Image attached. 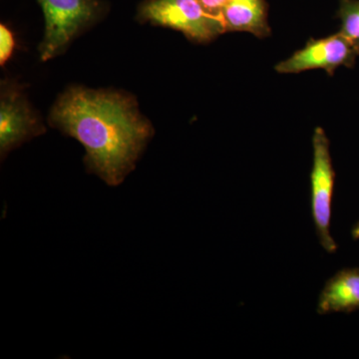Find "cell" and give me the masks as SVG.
Returning <instances> with one entry per match:
<instances>
[{
  "label": "cell",
  "instance_id": "cell-10",
  "mask_svg": "<svg viewBox=\"0 0 359 359\" xmlns=\"http://www.w3.org/2000/svg\"><path fill=\"white\" fill-rule=\"evenodd\" d=\"M15 40L13 32L6 25H0V65H6L13 55Z\"/></svg>",
  "mask_w": 359,
  "mask_h": 359
},
{
  "label": "cell",
  "instance_id": "cell-5",
  "mask_svg": "<svg viewBox=\"0 0 359 359\" xmlns=\"http://www.w3.org/2000/svg\"><path fill=\"white\" fill-rule=\"evenodd\" d=\"M358 56V49L339 32L323 39H309L304 48L278 62L275 69L280 74L320 69L332 76L340 67L353 68Z\"/></svg>",
  "mask_w": 359,
  "mask_h": 359
},
{
  "label": "cell",
  "instance_id": "cell-12",
  "mask_svg": "<svg viewBox=\"0 0 359 359\" xmlns=\"http://www.w3.org/2000/svg\"><path fill=\"white\" fill-rule=\"evenodd\" d=\"M351 237L353 240H359V222L354 224L353 230H351Z\"/></svg>",
  "mask_w": 359,
  "mask_h": 359
},
{
  "label": "cell",
  "instance_id": "cell-4",
  "mask_svg": "<svg viewBox=\"0 0 359 359\" xmlns=\"http://www.w3.org/2000/svg\"><path fill=\"white\" fill-rule=\"evenodd\" d=\"M327 132L316 127L313 135V168L311 173V208L316 233L321 247L334 254L337 245L330 233L335 172Z\"/></svg>",
  "mask_w": 359,
  "mask_h": 359
},
{
  "label": "cell",
  "instance_id": "cell-7",
  "mask_svg": "<svg viewBox=\"0 0 359 359\" xmlns=\"http://www.w3.org/2000/svg\"><path fill=\"white\" fill-rule=\"evenodd\" d=\"M359 309V268L344 269L325 283L318 295L316 313H353Z\"/></svg>",
  "mask_w": 359,
  "mask_h": 359
},
{
  "label": "cell",
  "instance_id": "cell-1",
  "mask_svg": "<svg viewBox=\"0 0 359 359\" xmlns=\"http://www.w3.org/2000/svg\"><path fill=\"white\" fill-rule=\"evenodd\" d=\"M48 122L84 146L87 170L110 186L124 181L154 133L134 97L81 86L59 96Z\"/></svg>",
  "mask_w": 359,
  "mask_h": 359
},
{
  "label": "cell",
  "instance_id": "cell-3",
  "mask_svg": "<svg viewBox=\"0 0 359 359\" xmlns=\"http://www.w3.org/2000/svg\"><path fill=\"white\" fill-rule=\"evenodd\" d=\"M137 18L182 32L195 43H209L226 33L221 18L208 13L199 0H145Z\"/></svg>",
  "mask_w": 359,
  "mask_h": 359
},
{
  "label": "cell",
  "instance_id": "cell-11",
  "mask_svg": "<svg viewBox=\"0 0 359 359\" xmlns=\"http://www.w3.org/2000/svg\"><path fill=\"white\" fill-rule=\"evenodd\" d=\"M231 1V0H199L200 4L208 13L215 16H219V18L224 7Z\"/></svg>",
  "mask_w": 359,
  "mask_h": 359
},
{
  "label": "cell",
  "instance_id": "cell-2",
  "mask_svg": "<svg viewBox=\"0 0 359 359\" xmlns=\"http://www.w3.org/2000/svg\"><path fill=\"white\" fill-rule=\"evenodd\" d=\"M45 18L39 46L42 61L60 55L78 35L96 25L107 13L100 0H37Z\"/></svg>",
  "mask_w": 359,
  "mask_h": 359
},
{
  "label": "cell",
  "instance_id": "cell-9",
  "mask_svg": "<svg viewBox=\"0 0 359 359\" xmlns=\"http://www.w3.org/2000/svg\"><path fill=\"white\" fill-rule=\"evenodd\" d=\"M339 32L359 50V0H339Z\"/></svg>",
  "mask_w": 359,
  "mask_h": 359
},
{
  "label": "cell",
  "instance_id": "cell-6",
  "mask_svg": "<svg viewBox=\"0 0 359 359\" xmlns=\"http://www.w3.org/2000/svg\"><path fill=\"white\" fill-rule=\"evenodd\" d=\"M46 129L25 94L13 81H2L0 92V153L2 157Z\"/></svg>",
  "mask_w": 359,
  "mask_h": 359
},
{
  "label": "cell",
  "instance_id": "cell-8",
  "mask_svg": "<svg viewBox=\"0 0 359 359\" xmlns=\"http://www.w3.org/2000/svg\"><path fill=\"white\" fill-rule=\"evenodd\" d=\"M224 32H248L263 39L271 34L266 0H231L219 13Z\"/></svg>",
  "mask_w": 359,
  "mask_h": 359
}]
</instances>
